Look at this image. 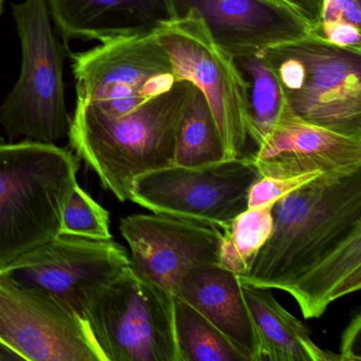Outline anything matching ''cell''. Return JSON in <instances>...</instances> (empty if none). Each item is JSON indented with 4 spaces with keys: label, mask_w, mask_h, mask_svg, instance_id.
Here are the masks:
<instances>
[{
    "label": "cell",
    "mask_w": 361,
    "mask_h": 361,
    "mask_svg": "<svg viewBox=\"0 0 361 361\" xmlns=\"http://www.w3.org/2000/svg\"><path fill=\"white\" fill-rule=\"evenodd\" d=\"M274 230L240 283L279 289L304 318H320L331 304L361 288V170L320 175L271 209Z\"/></svg>",
    "instance_id": "cell-1"
},
{
    "label": "cell",
    "mask_w": 361,
    "mask_h": 361,
    "mask_svg": "<svg viewBox=\"0 0 361 361\" xmlns=\"http://www.w3.org/2000/svg\"><path fill=\"white\" fill-rule=\"evenodd\" d=\"M195 90L190 82H176L170 92L120 117L77 101L71 147L105 189L120 202L130 200L137 177L174 164L179 126Z\"/></svg>",
    "instance_id": "cell-2"
},
{
    "label": "cell",
    "mask_w": 361,
    "mask_h": 361,
    "mask_svg": "<svg viewBox=\"0 0 361 361\" xmlns=\"http://www.w3.org/2000/svg\"><path fill=\"white\" fill-rule=\"evenodd\" d=\"M79 158L51 143L0 141V266L61 234Z\"/></svg>",
    "instance_id": "cell-3"
},
{
    "label": "cell",
    "mask_w": 361,
    "mask_h": 361,
    "mask_svg": "<svg viewBox=\"0 0 361 361\" xmlns=\"http://www.w3.org/2000/svg\"><path fill=\"white\" fill-rule=\"evenodd\" d=\"M12 9L22 68L0 106V124L11 138L56 145L71 132L64 83V63L71 51L56 33L46 0H24Z\"/></svg>",
    "instance_id": "cell-4"
},
{
    "label": "cell",
    "mask_w": 361,
    "mask_h": 361,
    "mask_svg": "<svg viewBox=\"0 0 361 361\" xmlns=\"http://www.w3.org/2000/svg\"><path fill=\"white\" fill-rule=\"evenodd\" d=\"M156 41L170 59L175 81L193 84L206 98L221 136L226 159L240 157L249 138L248 82L213 37L200 11L173 9L153 27Z\"/></svg>",
    "instance_id": "cell-5"
},
{
    "label": "cell",
    "mask_w": 361,
    "mask_h": 361,
    "mask_svg": "<svg viewBox=\"0 0 361 361\" xmlns=\"http://www.w3.org/2000/svg\"><path fill=\"white\" fill-rule=\"evenodd\" d=\"M85 320L105 361H180L174 297L130 266L97 295Z\"/></svg>",
    "instance_id": "cell-6"
},
{
    "label": "cell",
    "mask_w": 361,
    "mask_h": 361,
    "mask_svg": "<svg viewBox=\"0 0 361 361\" xmlns=\"http://www.w3.org/2000/svg\"><path fill=\"white\" fill-rule=\"evenodd\" d=\"M261 177L251 156L200 166L173 164L137 177L130 200L157 214L223 230L248 209L249 190Z\"/></svg>",
    "instance_id": "cell-7"
},
{
    "label": "cell",
    "mask_w": 361,
    "mask_h": 361,
    "mask_svg": "<svg viewBox=\"0 0 361 361\" xmlns=\"http://www.w3.org/2000/svg\"><path fill=\"white\" fill-rule=\"evenodd\" d=\"M128 266L126 249L113 238L60 234L0 266V274L49 295L86 323L92 301Z\"/></svg>",
    "instance_id": "cell-8"
},
{
    "label": "cell",
    "mask_w": 361,
    "mask_h": 361,
    "mask_svg": "<svg viewBox=\"0 0 361 361\" xmlns=\"http://www.w3.org/2000/svg\"><path fill=\"white\" fill-rule=\"evenodd\" d=\"M0 344L24 360L105 361L78 314L1 274Z\"/></svg>",
    "instance_id": "cell-9"
},
{
    "label": "cell",
    "mask_w": 361,
    "mask_h": 361,
    "mask_svg": "<svg viewBox=\"0 0 361 361\" xmlns=\"http://www.w3.org/2000/svg\"><path fill=\"white\" fill-rule=\"evenodd\" d=\"M304 66L301 87L284 94L304 121L361 136V51L338 47L319 33L283 44Z\"/></svg>",
    "instance_id": "cell-10"
},
{
    "label": "cell",
    "mask_w": 361,
    "mask_h": 361,
    "mask_svg": "<svg viewBox=\"0 0 361 361\" xmlns=\"http://www.w3.org/2000/svg\"><path fill=\"white\" fill-rule=\"evenodd\" d=\"M77 101L109 115H126L147 102L145 87L154 75L172 73L170 59L153 28L101 43L71 56Z\"/></svg>",
    "instance_id": "cell-11"
},
{
    "label": "cell",
    "mask_w": 361,
    "mask_h": 361,
    "mask_svg": "<svg viewBox=\"0 0 361 361\" xmlns=\"http://www.w3.org/2000/svg\"><path fill=\"white\" fill-rule=\"evenodd\" d=\"M120 231L130 245L133 271L173 297L191 270L219 265L221 231L214 226L154 213L124 217Z\"/></svg>",
    "instance_id": "cell-12"
},
{
    "label": "cell",
    "mask_w": 361,
    "mask_h": 361,
    "mask_svg": "<svg viewBox=\"0 0 361 361\" xmlns=\"http://www.w3.org/2000/svg\"><path fill=\"white\" fill-rule=\"evenodd\" d=\"M262 176L274 178L318 172L344 177L361 170V136H346L282 114L251 156Z\"/></svg>",
    "instance_id": "cell-13"
},
{
    "label": "cell",
    "mask_w": 361,
    "mask_h": 361,
    "mask_svg": "<svg viewBox=\"0 0 361 361\" xmlns=\"http://www.w3.org/2000/svg\"><path fill=\"white\" fill-rule=\"evenodd\" d=\"M200 12L217 43L231 54L264 50L314 32L276 0H174Z\"/></svg>",
    "instance_id": "cell-14"
},
{
    "label": "cell",
    "mask_w": 361,
    "mask_h": 361,
    "mask_svg": "<svg viewBox=\"0 0 361 361\" xmlns=\"http://www.w3.org/2000/svg\"><path fill=\"white\" fill-rule=\"evenodd\" d=\"M65 43H100L153 28L168 18V0H46Z\"/></svg>",
    "instance_id": "cell-15"
},
{
    "label": "cell",
    "mask_w": 361,
    "mask_h": 361,
    "mask_svg": "<svg viewBox=\"0 0 361 361\" xmlns=\"http://www.w3.org/2000/svg\"><path fill=\"white\" fill-rule=\"evenodd\" d=\"M177 297L214 325L246 361H259V342L242 285L234 272L221 265L191 270Z\"/></svg>",
    "instance_id": "cell-16"
},
{
    "label": "cell",
    "mask_w": 361,
    "mask_h": 361,
    "mask_svg": "<svg viewBox=\"0 0 361 361\" xmlns=\"http://www.w3.org/2000/svg\"><path fill=\"white\" fill-rule=\"evenodd\" d=\"M240 285L259 342V361H342L339 354L314 343L308 327L276 301L272 289Z\"/></svg>",
    "instance_id": "cell-17"
},
{
    "label": "cell",
    "mask_w": 361,
    "mask_h": 361,
    "mask_svg": "<svg viewBox=\"0 0 361 361\" xmlns=\"http://www.w3.org/2000/svg\"><path fill=\"white\" fill-rule=\"evenodd\" d=\"M248 82L251 123L249 138L259 147L289 107L264 50L232 54Z\"/></svg>",
    "instance_id": "cell-18"
},
{
    "label": "cell",
    "mask_w": 361,
    "mask_h": 361,
    "mask_svg": "<svg viewBox=\"0 0 361 361\" xmlns=\"http://www.w3.org/2000/svg\"><path fill=\"white\" fill-rule=\"evenodd\" d=\"M225 159V149L210 106L196 88L179 126L174 166H200Z\"/></svg>",
    "instance_id": "cell-19"
},
{
    "label": "cell",
    "mask_w": 361,
    "mask_h": 361,
    "mask_svg": "<svg viewBox=\"0 0 361 361\" xmlns=\"http://www.w3.org/2000/svg\"><path fill=\"white\" fill-rule=\"evenodd\" d=\"M174 320L180 361H246L214 325L178 297Z\"/></svg>",
    "instance_id": "cell-20"
},
{
    "label": "cell",
    "mask_w": 361,
    "mask_h": 361,
    "mask_svg": "<svg viewBox=\"0 0 361 361\" xmlns=\"http://www.w3.org/2000/svg\"><path fill=\"white\" fill-rule=\"evenodd\" d=\"M274 206L247 209L238 214L229 227L221 230L219 265L236 276L248 269L259 249L274 230Z\"/></svg>",
    "instance_id": "cell-21"
},
{
    "label": "cell",
    "mask_w": 361,
    "mask_h": 361,
    "mask_svg": "<svg viewBox=\"0 0 361 361\" xmlns=\"http://www.w3.org/2000/svg\"><path fill=\"white\" fill-rule=\"evenodd\" d=\"M61 234L92 240L113 238L109 230V213L78 183L73 185L63 209Z\"/></svg>",
    "instance_id": "cell-22"
},
{
    "label": "cell",
    "mask_w": 361,
    "mask_h": 361,
    "mask_svg": "<svg viewBox=\"0 0 361 361\" xmlns=\"http://www.w3.org/2000/svg\"><path fill=\"white\" fill-rule=\"evenodd\" d=\"M320 175V173L312 172L286 178L262 176L249 190L248 209L274 206L281 198L307 185Z\"/></svg>",
    "instance_id": "cell-23"
},
{
    "label": "cell",
    "mask_w": 361,
    "mask_h": 361,
    "mask_svg": "<svg viewBox=\"0 0 361 361\" xmlns=\"http://www.w3.org/2000/svg\"><path fill=\"white\" fill-rule=\"evenodd\" d=\"M319 35L338 47L361 51L360 29L354 25L344 22L322 23Z\"/></svg>",
    "instance_id": "cell-24"
},
{
    "label": "cell",
    "mask_w": 361,
    "mask_h": 361,
    "mask_svg": "<svg viewBox=\"0 0 361 361\" xmlns=\"http://www.w3.org/2000/svg\"><path fill=\"white\" fill-rule=\"evenodd\" d=\"M329 22L348 23L360 29V0H323L322 23Z\"/></svg>",
    "instance_id": "cell-25"
},
{
    "label": "cell",
    "mask_w": 361,
    "mask_h": 361,
    "mask_svg": "<svg viewBox=\"0 0 361 361\" xmlns=\"http://www.w3.org/2000/svg\"><path fill=\"white\" fill-rule=\"evenodd\" d=\"M342 361H361V312L353 314L348 326L344 329L340 344Z\"/></svg>",
    "instance_id": "cell-26"
},
{
    "label": "cell",
    "mask_w": 361,
    "mask_h": 361,
    "mask_svg": "<svg viewBox=\"0 0 361 361\" xmlns=\"http://www.w3.org/2000/svg\"><path fill=\"white\" fill-rule=\"evenodd\" d=\"M297 14L314 32L319 33L322 23L323 0H276Z\"/></svg>",
    "instance_id": "cell-27"
},
{
    "label": "cell",
    "mask_w": 361,
    "mask_h": 361,
    "mask_svg": "<svg viewBox=\"0 0 361 361\" xmlns=\"http://www.w3.org/2000/svg\"><path fill=\"white\" fill-rule=\"evenodd\" d=\"M6 0H0V16L3 14L4 8H5Z\"/></svg>",
    "instance_id": "cell-28"
}]
</instances>
